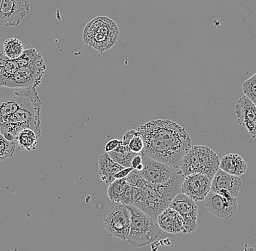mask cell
I'll return each instance as SVG.
<instances>
[{"label": "cell", "instance_id": "6da1fadb", "mask_svg": "<svg viewBox=\"0 0 256 251\" xmlns=\"http://www.w3.org/2000/svg\"><path fill=\"white\" fill-rule=\"evenodd\" d=\"M137 129L143 139L142 154L179 170L182 158L192 147L191 137L184 128L171 120L158 119Z\"/></svg>", "mask_w": 256, "mask_h": 251}, {"label": "cell", "instance_id": "7a4b0ae2", "mask_svg": "<svg viewBox=\"0 0 256 251\" xmlns=\"http://www.w3.org/2000/svg\"><path fill=\"white\" fill-rule=\"evenodd\" d=\"M46 69L42 55L33 47H26L15 60L0 52V86L36 89Z\"/></svg>", "mask_w": 256, "mask_h": 251}, {"label": "cell", "instance_id": "3957f363", "mask_svg": "<svg viewBox=\"0 0 256 251\" xmlns=\"http://www.w3.org/2000/svg\"><path fill=\"white\" fill-rule=\"evenodd\" d=\"M41 106L42 101L39 95L36 90L34 91L6 121V124L0 129V133L10 141H14L20 131L30 129L40 137L41 136Z\"/></svg>", "mask_w": 256, "mask_h": 251}, {"label": "cell", "instance_id": "277c9868", "mask_svg": "<svg viewBox=\"0 0 256 251\" xmlns=\"http://www.w3.org/2000/svg\"><path fill=\"white\" fill-rule=\"evenodd\" d=\"M120 30L116 23L105 16L95 17L86 25L83 40L89 47L100 52L114 46L120 39Z\"/></svg>", "mask_w": 256, "mask_h": 251}, {"label": "cell", "instance_id": "5b68a950", "mask_svg": "<svg viewBox=\"0 0 256 251\" xmlns=\"http://www.w3.org/2000/svg\"><path fill=\"white\" fill-rule=\"evenodd\" d=\"M131 214L130 229L128 242L134 247H143L156 241L161 236L162 230L150 216L129 205Z\"/></svg>", "mask_w": 256, "mask_h": 251}, {"label": "cell", "instance_id": "8992f818", "mask_svg": "<svg viewBox=\"0 0 256 251\" xmlns=\"http://www.w3.org/2000/svg\"><path fill=\"white\" fill-rule=\"evenodd\" d=\"M130 224V212L126 205L118 204L112 206L104 214V228L108 236L118 241H127Z\"/></svg>", "mask_w": 256, "mask_h": 251}, {"label": "cell", "instance_id": "52a82bcc", "mask_svg": "<svg viewBox=\"0 0 256 251\" xmlns=\"http://www.w3.org/2000/svg\"><path fill=\"white\" fill-rule=\"evenodd\" d=\"M36 90L0 86V129Z\"/></svg>", "mask_w": 256, "mask_h": 251}, {"label": "cell", "instance_id": "ba28073f", "mask_svg": "<svg viewBox=\"0 0 256 251\" xmlns=\"http://www.w3.org/2000/svg\"><path fill=\"white\" fill-rule=\"evenodd\" d=\"M170 208L178 213L184 220V234L193 233L198 228V208L196 202L184 193H179L170 204Z\"/></svg>", "mask_w": 256, "mask_h": 251}, {"label": "cell", "instance_id": "9c48e42d", "mask_svg": "<svg viewBox=\"0 0 256 251\" xmlns=\"http://www.w3.org/2000/svg\"><path fill=\"white\" fill-rule=\"evenodd\" d=\"M142 156L144 168L139 172L147 183L161 185L169 180L179 171L142 153Z\"/></svg>", "mask_w": 256, "mask_h": 251}, {"label": "cell", "instance_id": "30bf717a", "mask_svg": "<svg viewBox=\"0 0 256 251\" xmlns=\"http://www.w3.org/2000/svg\"><path fill=\"white\" fill-rule=\"evenodd\" d=\"M30 11V0H3L0 26H17Z\"/></svg>", "mask_w": 256, "mask_h": 251}, {"label": "cell", "instance_id": "8fae6325", "mask_svg": "<svg viewBox=\"0 0 256 251\" xmlns=\"http://www.w3.org/2000/svg\"><path fill=\"white\" fill-rule=\"evenodd\" d=\"M204 206L208 212L218 218L227 220L234 216L238 211L236 198H224L214 192H210L204 200Z\"/></svg>", "mask_w": 256, "mask_h": 251}, {"label": "cell", "instance_id": "7c38bea8", "mask_svg": "<svg viewBox=\"0 0 256 251\" xmlns=\"http://www.w3.org/2000/svg\"><path fill=\"white\" fill-rule=\"evenodd\" d=\"M242 185L240 177L231 175L219 169L212 177L210 191L230 199L238 197Z\"/></svg>", "mask_w": 256, "mask_h": 251}, {"label": "cell", "instance_id": "4fadbf2b", "mask_svg": "<svg viewBox=\"0 0 256 251\" xmlns=\"http://www.w3.org/2000/svg\"><path fill=\"white\" fill-rule=\"evenodd\" d=\"M212 179L202 174H194L184 177L182 193L193 201H204L210 192Z\"/></svg>", "mask_w": 256, "mask_h": 251}, {"label": "cell", "instance_id": "5bb4252c", "mask_svg": "<svg viewBox=\"0 0 256 251\" xmlns=\"http://www.w3.org/2000/svg\"><path fill=\"white\" fill-rule=\"evenodd\" d=\"M199 161L200 174H204L212 179L219 169L218 156L210 148L203 145L193 147Z\"/></svg>", "mask_w": 256, "mask_h": 251}, {"label": "cell", "instance_id": "9a60e30c", "mask_svg": "<svg viewBox=\"0 0 256 251\" xmlns=\"http://www.w3.org/2000/svg\"><path fill=\"white\" fill-rule=\"evenodd\" d=\"M184 177L180 171L176 173L169 180L161 185H152L167 207L176 196L182 193Z\"/></svg>", "mask_w": 256, "mask_h": 251}, {"label": "cell", "instance_id": "2e32d148", "mask_svg": "<svg viewBox=\"0 0 256 251\" xmlns=\"http://www.w3.org/2000/svg\"><path fill=\"white\" fill-rule=\"evenodd\" d=\"M143 191L145 197V209L144 212L156 222L160 214L168 207L164 204L151 184L146 183L143 188Z\"/></svg>", "mask_w": 256, "mask_h": 251}, {"label": "cell", "instance_id": "e0dca14e", "mask_svg": "<svg viewBox=\"0 0 256 251\" xmlns=\"http://www.w3.org/2000/svg\"><path fill=\"white\" fill-rule=\"evenodd\" d=\"M156 223L162 230L168 233L178 234L183 231V218L176 210L170 207L160 214Z\"/></svg>", "mask_w": 256, "mask_h": 251}, {"label": "cell", "instance_id": "ac0fdd59", "mask_svg": "<svg viewBox=\"0 0 256 251\" xmlns=\"http://www.w3.org/2000/svg\"><path fill=\"white\" fill-rule=\"evenodd\" d=\"M234 113L240 125L248 129L256 118V106L244 95L240 97L235 105Z\"/></svg>", "mask_w": 256, "mask_h": 251}, {"label": "cell", "instance_id": "d6986e66", "mask_svg": "<svg viewBox=\"0 0 256 251\" xmlns=\"http://www.w3.org/2000/svg\"><path fill=\"white\" fill-rule=\"evenodd\" d=\"M247 164L244 158L240 155L228 153L220 159L219 169L231 175L240 176L244 174L247 170Z\"/></svg>", "mask_w": 256, "mask_h": 251}, {"label": "cell", "instance_id": "ffe728a7", "mask_svg": "<svg viewBox=\"0 0 256 251\" xmlns=\"http://www.w3.org/2000/svg\"><path fill=\"white\" fill-rule=\"evenodd\" d=\"M124 169L123 166L114 162L106 152L98 158L99 177L106 185L112 184L115 180L114 177L115 174Z\"/></svg>", "mask_w": 256, "mask_h": 251}, {"label": "cell", "instance_id": "44dd1931", "mask_svg": "<svg viewBox=\"0 0 256 251\" xmlns=\"http://www.w3.org/2000/svg\"><path fill=\"white\" fill-rule=\"evenodd\" d=\"M240 6L247 15L242 17V24L249 36L256 39V0H240Z\"/></svg>", "mask_w": 256, "mask_h": 251}, {"label": "cell", "instance_id": "7402d4cb", "mask_svg": "<svg viewBox=\"0 0 256 251\" xmlns=\"http://www.w3.org/2000/svg\"><path fill=\"white\" fill-rule=\"evenodd\" d=\"M107 153L114 162L118 163L124 168L132 167L131 163H132V158L135 157L136 155L138 154L131 151L128 145H124L122 140H120L119 145L116 149Z\"/></svg>", "mask_w": 256, "mask_h": 251}, {"label": "cell", "instance_id": "603a6c76", "mask_svg": "<svg viewBox=\"0 0 256 251\" xmlns=\"http://www.w3.org/2000/svg\"><path fill=\"white\" fill-rule=\"evenodd\" d=\"M179 170L184 177L191 174H200L198 155L194 149L193 146L182 158L179 165Z\"/></svg>", "mask_w": 256, "mask_h": 251}, {"label": "cell", "instance_id": "cb8c5ba5", "mask_svg": "<svg viewBox=\"0 0 256 251\" xmlns=\"http://www.w3.org/2000/svg\"><path fill=\"white\" fill-rule=\"evenodd\" d=\"M39 138L36 133L30 129H24L20 131L15 139L16 148L19 150L32 151L36 150L38 140Z\"/></svg>", "mask_w": 256, "mask_h": 251}, {"label": "cell", "instance_id": "d4e9b609", "mask_svg": "<svg viewBox=\"0 0 256 251\" xmlns=\"http://www.w3.org/2000/svg\"><path fill=\"white\" fill-rule=\"evenodd\" d=\"M24 51L23 43L16 38L7 39L3 44V53L10 60H15L20 57Z\"/></svg>", "mask_w": 256, "mask_h": 251}, {"label": "cell", "instance_id": "484cf974", "mask_svg": "<svg viewBox=\"0 0 256 251\" xmlns=\"http://www.w3.org/2000/svg\"><path fill=\"white\" fill-rule=\"evenodd\" d=\"M126 178L118 179L115 180L108 185V198L113 203H118L120 204L122 196H123L126 186H127Z\"/></svg>", "mask_w": 256, "mask_h": 251}, {"label": "cell", "instance_id": "4316f807", "mask_svg": "<svg viewBox=\"0 0 256 251\" xmlns=\"http://www.w3.org/2000/svg\"><path fill=\"white\" fill-rule=\"evenodd\" d=\"M16 149L15 140L10 141L0 133V161L12 157Z\"/></svg>", "mask_w": 256, "mask_h": 251}, {"label": "cell", "instance_id": "83f0119b", "mask_svg": "<svg viewBox=\"0 0 256 251\" xmlns=\"http://www.w3.org/2000/svg\"><path fill=\"white\" fill-rule=\"evenodd\" d=\"M242 91L244 95L254 102L256 106V79L254 76L242 83Z\"/></svg>", "mask_w": 256, "mask_h": 251}, {"label": "cell", "instance_id": "f1b7e54d", "mask_svg": "<svg viewBox=\"0 0 256 251\" xmlns=\"http://www.w3.org/2000/svg\"><path fill=\"white\" fill-rule=\"evenodd\" d=\"M126 182L132 188L142 189H143L147 183L140 175V172L135 169H132L128 174V177H126Z\"/></svg>", "mask_w": 256, "mask_h": 251}, {"label": "cell", "instance_id": "f546056e", "mask_svg": "<svg viewBox=\"0 0 256 251\" xmlns=\"http://www.w3.org/2000/svg\"><path fill=\"white\" fill-rule=\"evenodd\" d=\"M132 205L144 212L145 209V197H144L143 189L132 188Z\"/></svg>", "mask_w": 256, "mask_h": 251}, {"label": "cell", "instance_id": "4dcf8cb0", "mask_svg": "<svg viewBox=\"0 0 256 251\" xmlns=\"http://www.w3.org/2000/svg\"><path fill=\"white\" fill-rule=\"evenodd\" d=\"M128 147H129L130 150L134 153H142V150L144 149V144L140 132H138V134L130 142Z\"/></svg>", "mask_w": 256, "mask_h": 251}, {"label": "cell", "instance_id": "1f68e13d", "mask_svg": "<svg viewBox=\"0 0 256 251\" xmlns=\"http://www.w3.org/2000/svg\"><path fill=\"white\" fill-rule=\"evenodd\" d=\"M120 204L126 205V206L132 205V187L130 186L128 184L120 200Z\"/></svg>", "mask_w": 256, "mask_h": 251}, {"label": "cell", "instance_id": "d6a6232c", "mask_svg": "<svg viewBox=\"0 0 256 251\" xmlns=\"http://www.w3.org/2000/svg\"><path fill=\"white\" fill-rule=\"evenodd\" d=\"M138 134V129H131V130L128 131V132L123 135L122 142V143L124 144V145H128V146L130 142Z\"/></svg>", "mask_w": 256, "mask_h": 251}, {"label": "cell", "instance_id": "836d02e7", "mask_svg": "<svg viewBox=\"0 0 256 251\" xmlns=\"http://www.w3.org/2000/svg\"><path fill=\"white\" fill-rule=\"evenodd\" d=\"M120 140H110V142H107L106 145L105 146V152L106 153H110V152L113 151L114 150L116 149L119 145Z\"/></svg>", "mask_w": 256, "mask_h": 251}, {"label": "cell", "instance_id": "e575fe53", "mask_svg": "<svg viewBox=\"0 0 256 251\" xmlns=\"http://www.w3.org/2000/svg\"><path fill=\"white\" fill-rule=\"evenodd\" d=\"M132 168H124L122 170L120 171L118 174H115L114 179L118 180V179H124L128 177V174L130 173L131 171L132 170Z\"/></svg>", "mask_w": 256, "mask_h": 251}, {"label": "cell", "instance_id": "d590c367", "mask_svg": "<svg viewBox=\"0 0 256 251\" xmlns=\"http://www.w3.org/2000/svg\"><path fill=\"white\" fill-rule=\"evenodd\" d=\"M142 164V153H138L136 155L135 157L132 158V163H131V166H132V169H136L140 164Z\"/></svg>", "mask_w": 256, "mask_h": 251}, {"label": "cell", "instance_id": "8d00e7d4", "mask_svg": "<svg viewBox=\"0 0 256 251\" xmlns=\"http://www.w3.org/2000/svg\"><path fill=\"white\" fill-rule=\"evenodd\" d=\"M243 251H256V250L254 249V248L249 247L247 244H246L244 245Z\"/></svg>", "mask_w": 256, "mask_h": 251}, {"label": "cell", "instance_id": "74e56055", "mask_svg": "<svg viewBox=\"0 0 256 251\" xmlns=\"http://www.w3.org/2000/svg\"><path fill=\"white\" fill-rule=\"evenodd\" d=\"M143 168H144V166H143V164H140V165H139L138 166L137 168H136V170H138V172H140V171H142V169H143Z\"/></svg>", "mask_w": 256, "mask_h": 251}, {"label": "cell", "instance_id": "f35d334b", "mask_svg": "<svg viewBox=\"0 0 256 251\" xmlns=\"http://www.w3.org/2000/svg\"><path fill=\"white\" fill-rule=\"evenodd\" d=\"M3 0H0V15H1L2 6Z\"/></svg>", "mask_w": 256, "mask_h": 251}, {"label": "cell", "instance_id": "ab89813d", "mask_svg": "<svg viewBox=\"0 0 256 251\" xmlns=\"http://www.w3.org/2000/svg\"><path fill=\"white\" fill-rule=\"evenodd\" d=\"M254 77H255V78H256V74H254Z\"/></svg>", "mask_w": 256, "mask_h": 251}]
</instances>
